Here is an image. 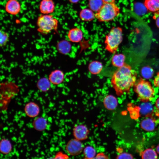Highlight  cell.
Instances as JSON below:
<instances>
[{"label": "cell", "instance_id": "6da1fadb", "mask_svg": "<svg viewBox=\"0 0 159 159\" xmlns=\"http://www.w3.org/2000/svg\"><path fill=\"white\" fill-rule=\"evenodd\" d=\"M137 73L128 64L118 68L113 73L111 83L118 95L129 92L136 81Z\"/></svg>", "mask_w": 159, "mask_h": 159}, {"label": "cell", "instance_id": "7a4b0ae2", "mask_svg": "<svg viewBox=\"0 0 159 159\" xmlns=\"http://www.w3.org/2000/svg\"><path fill=\"white\" fill-rule=\"evenodd\" d=\"M120 12V9L115 2L104 3L99 10L95 13V17L100 22H109L118 16Z\"/></svg>", "mask_w": 159, "mask_h": 159}, {"label": "cell", "instance_id": "3957f363", "mask_svg": "<svg viewBox=\"0 0 159 159\" xmlns=\"http://www.w3.org/2000/svg\"><path fill=\"white\" fill-rule=\"evenodd\" d=\"M122 40V28L119 27H113L105 36V49L111 53H115Z\"/></svg>", "mask_w": 159, "mask_h": 159}, {"label": "cell", "instance_id": "277c9868", "mask_svg": "<svg viewBox=\"0 0 159 159\" xmlns=\"http://www.w3.org/2000/svg\"><path fill=\"white\" fill-rule=\"evenodd\" d=\"M134 87V90L140 101L146 102L153 98L155 90L149 82L140 78L136 81Z\"/></svg>", "mask_w": 159, "mask_h": 159}, {"label": "cell", "instance_id": "5b68a950", "mask_svg": "<svg viewBox=\"0 0 159 159\" xmlns=\"http://www.w3.org/2000/svg\"><path fill=\"white\" fill-rule=\"evenodd\" d=\"M37 24L38 31L43 34H47L58 28V21L53 15L43 14L37 19Z\"/></svg>", "mask_w": 159, "mask_h": 159}, {"label": "cell", "instance_id": "8992f818", "mask_svg": "<svg viewBox=\"0 0 159 159\" xmlns=\"http://www.w3.org/2000/svg\"><path fill=\"white\" fill-rule=\"evenodd\" d=\"M83 148L82 144L76 139L69 141L66 146L67 152L72 155H79L82 152Z\"/></svg>", "mask_w": 159, "mask_h": 159}, {"label": "cell", "instance_id": "52a82bcc", "mask_svg": "<svg viewBox=\"0 0 159 159\" xmlns=\"http://www.w3.org/2000/svg\"><path fill=\"white\" fill-rule=\"evenodd\" d=\"M24 110L26 115L30 117H36L39 114L40 109L38 105L36 103L31 102L25 106Z\"/></svg>", "mask_w": 159, "mask_h": 159}, {"label": "cell", "instance_id": "ba28073f", "mask_svg": "<svg viewBox=\"0 0 159 159\" xmlns=\"http://www.w3.org/2000/svg\"><path fill=\"white\" fill-rule=\"evenodd\" d=\"M89 132L85 126L80 125L76 126L74 128L73 134L75 139L79 140H83L87 138Z\"/></svg>", "mask_w": 159, "mask_h": 159}, {"label": "cell", "instance_id": "9c48e42d", "mask_svg": "<svg viewBox=\"0 0 159 159\" xmlns=\"http://www.w3.org/2000/svg\"><path fill=\"white\" fill-rule=\"evenodd\" d=\"M64 74L61 70L56 69L52 71L49 74L48 79L52 84L57 85L62 83L64 80Z\"/></svg>", "mask_w": 159, "mask_h": 159}, {"label": "cell", "instance_id": "30bf717a", "mask_svg": "<svg viewBox=\"0 0 159 159\" xmlns=\"http://www.w3.org/2000/svg\"><path fill=\"white\" fill-rule=\"evenodd\" d=\"M39 8L43 14H50L54 10V3L52 0H42L40 3Z\"/></svg>", "mask_w": 159, "mask_h": 159}, {"label": "cell", "instance_id": "8fae6325", "mask_svg": "<svg viewBox=\"0 0 159 159\" xmlns=\"http://www.w3.org/2000/svg\"><path fill=\"white\" fill-rule=\"evenodd\" d=\"M67 36L71 42L78 43L82 40L83 33L80 29L77 27L74 28L69 30Z\"/></svg>", "mask_w": 159, "mask_h": 159}, {"label": "cell", "instance_id": "7c38bea8", "mask_svg": "<svg viewBox=\"0 0 159 159\" xmlns=\"http://www.w3.org/2000/svg\"><path fill=\"white\" fill-rule=\"evenodd\" d=\"M5 8L7 13L15 15L20 11L21 6L17 0H9L6 3Z\"/></svg>", "mask_w": 159, "mask_h": 159}, {"label": "cell", "instance_id": "4fadbf2b", "mask_svg": "<svg viewBox=\"0 0 159 159\" xmlns=\"http://www.w3.org/2000/svg\"><path fill=\"white\" fill-rule=\"evenodd\" d=\"M103 104L106 109L109 110H113L117 106L118 102L115 97L111 95H109L104 98Z\"/></svg>", "mask_w": 159, "mask_h": 159}, {"label": "cell", "instance_id": "5bb4252c", "mask_svg": "<svg viewBox=\"0 0 159 159\" xmlns=\"http://www.w3.org/2000/svg\"><path fill=\"white\" fill-rule=\"evenodd\" d=\"M47 120L43 117H36L33 122V127L36 130L41 131L47 127Z\"/></svg>", "mask_w": 159, "mask_h": 159}, {"label": "cell", "instance_id": "9a60e30c", "mask_svg": "<svg viewBox=\"0 0 159 159\" xmlns=\"http://www.w3.org/2000/svg\"><path fill=\"white\" fill-rule=\"evenodd\" d=\"M79 16L80 19L84 21H92L95 18L94 11L88 8L82 9L80 12Z\"/></svg>", "mask_w": 159, "mask_h": 159}, {"label": "cell", "instance_id": "2e32d148", "mask_svg": "<svg viewBox=\"0 0 159 159\" xmlns=\"http://www.w3.org/2000/svg\"><path fill=\"white\" fill-rule=\"evenodd\" d=\"M140 125L141 128L146 131H152L155 127V120L152 118H145L141 121Z\"/></svg>", "mask_w": 159, "mask_h": 159}, {"label": "cell", "instance_id": "e0dca14e", "mask_svg": "<svg viewBox=\"0 0 159 159\" xmlns=\"http://www.w3.org/2000/svg\"><path fill=\"white\" fill-rule=\"evenodd\" d=\"M125 57L122 54L114 55L111 59V64L114 66L118 68L123 66L125 64Z\"/></svg>", "mask_w": 159, "mask_h": 159}, {"label": "cell", "instance_id": "ac0fdd59", "mask_svg": "<svg viewBox=\"0 0 159 159\" xmlns=\"http://www.w3.org/2000/svg\"><path fill=\"white\" fill-rule=\"evenodd\" d=\"M103 69L102 64L100 62L95 61L91 62L88 65V69L90 72L93 74L100 73Z\"/></svg>", "mask_w": 159, "mask_h": 159}, {"label": "cell", "instance_id": "d6986e66", "mask_svg": "<svg viewBox=\"0 0 159 159\" xmlns=\"http://www.w3.org/2000/svg\"><path fill=\"white\" fill-rule=\"evenodd\" d=\"M144 4L150 12H155L159 10V0H144Z\"/></svg>", "mask_w": 159, "mask_h": 159}, {"label": "cell", "instance_id": "ffe728a7", "mask_svg": "<svg viewBox=\"0 0 159 159\" xmlns=\"http://www.w3.org/2000/svg\"><path fill=\"white\" fill-rule=\"evenodd\" d=\"M50 82L49 79L43 78L39 80L37 83V87L42 92H45L48 91L50 87Z\"/></svg>", "mask_w": 159, "mask_h": 159}, {"label": "cell", "instance_id": "44dd1931", "mask_svg": "<svg viewBox=\"0 0 159 159\" xmlns=\"http://www.w3.org/2000/svg\"><path fill=\"white\" fill-rule=\"evenodd\" d=\"M58 47L59 50L61 53L67 54L70 51L71 46L68 41L63 40L59 42Z\"/></svg>", "mask_w": 159, "mask_h": 159}, {"label": "cell", "instance_id": "7402d4cb", "mask_svg": "<svg viewBox=\"0 0 159 159\" xmlns=\"http://www.w3.org/2000/svg\"><path fill=\"white\" fill-rule=\"evenodd\" d=\"M102 0H88V6L90 9L96 12L103 4Z\"/></svg>", "mask_w": 159, "mask_h": 159}, {"label": "cell", "instance_id": "603a6c76", "mask_svg": "<svg viewBox=\"0 0 159 159\" xmlns=\"http://www.w3.org/2000/svg\"><path fill=\"white\" fill-rule=\"evenodd\" d=\"M11 145L10 141L6 139H3L0 142V150L3 153H8L11 150Z\"/></svg>", "mask_w": 159, "mask_h": 159}, {"label": "cell", "instance_id": "cb8c5ba5", "mask_svg": "<svg viewBox=\"0 0 159 159\" xmlns=\"http://www.w3.org/2000/svg\"><path fill=\"white\" fill-rule=\"evenodd\" d=\"M142 158V159H157V155L154 150L148 148L143 151Z\"/></svg>", "mask_w": 159, "mask_h": 159}, {"label": "cell", "instance_id": "d4e9b609", "mask_svg": "<svg viewBox=\"0 0 159 159\" xmlns=\"http://www.w3.org/2000/svg\"><path fill=\"white\" fill-rule=\"evenodd\" d=\"M154 74V71L152 68L149 66L143 67L141 70V74L142 77L146 79L151 78Z\"/></svg>", "mask_w": 159, "mask_h": 159}, {"label": "cell", "instance_id": "484cf974", "mask_svg": "<svg viewBox=\"0 0 159 159\" xmlns=\"http://www.w3.org/2000/svg\"><path fill=\"white\" fill-rule=\"evenodd\" d=\"M84 159H91L95 156L96 151L95 149L91 146H87L84 150Z\"/></svg>", "mask_w": 159, "mask_h": 159}, {"label": "cell", "instance_id": "4316f807", "mask_svg": "<svg viewBox=\"0 0 159 159\" xmlns=\"http://www.w3.org/2000/svg\"><path fill=\"white\" fill-rule=\"evenodd\" d=\"M0 46L1 47L5 46L7 44L9 39V34L3 30H1Z\"/></svg>", "mask_w": 159, "mask_h": 159}, {"label": "cell", "instance_id": "83f0119b", "mask_svg": "<svg viewBox=\"0 0 159 159\" xmlns=\"http://www.w3.org/2000/svg\"><path fill=\"white\" fill-rule=\"evenodd\" d=\"M69 156L66 154L59 152L57 153L54 157H50L47 159H69Z\"/></svg>", "mask_w": 159, "mask_h": 159}, {"label": "cell", "instance_id": "f1b7e54d", "mask_svg": "<svg viewBox=\"0 0 159 159\" xmlns=\"http://www.w3.org/2000/svg\"><path fill=\"white\" fill-rule=\"evenodd\" d=\"M117 159H133V158L130 154L123 153L118 155Z\"/></svg>", "mask_w": 159, "mask_h": 159}, {"label": "cell", "instance_id": "f546056e", "mask_svg": "<svg viewBox=\"0 0 159 159\" xmlns=\"http://www.w3.org/2000/svg\"><path fill=\"white\" fill-rule=\"evenodd\" d=\"M91 159H109L107 156L103 153H100Z\"/></svg>", "mask_w": 159, "mask_h": 159}, {"label": "cell", "instance_id": "4dcf8cb0", "mask_svg": "<svg viewBox=\"0 0 159 159\" xmlns=\"http://www.w3.org/2000/svg\"><path fill=\"white\" fill-rule=\"evenodd\" d=\"M154 84L155 87L159 88V72L157 73L154 78Z\"/></svg>", "mask_w": 159, "mask_h": 159}, {"label": "cell", "instance_id": "1f68e13d", "mask_svg": "<svg viewBox=\"0 0 159 159\" xmlns=\"http://www.w3.org/2000/svg\"><path fill=\"white\" fill-rule=\"evenodd\" d=\"M153 18L155 20L156 25L159 28V13H155L153 16Z\"/></svg>", "mask_w": 159, "mask_h": 159}, {"label": "cell", "instance_id": "d6a6232c", "mask_svg": "<svg viewBox=\"0 0 159 159\" xmlns=\"http://www.w3.org/2000/svg\"><path fill=\"white\" fill-rule=\"evenodd\" d=\"M155 106L157 108L159 111V98H158L156 101Z\"/></svg>", "mask_w": 159, "mask_h": 159}, {"label": "cell", "instance_id": "836d02e7", "mask_svg": "<svg viewBox=\"0 0 159 159\" xmlns=\"http://www.w3.org/2000/svg\"><path fill=\"white\" fill-rule=\"evenodd\" d=\"M103 3L115 2V0H102Z\"/></svg>", "mask_w": 159, "mask_h": 159}, {"label": "cell", "instance_id": "e575fe53", "mask_svg": "<svg viewBox=\"0 0 159 159\" xmlns=\"http://www.w3.org/2000/svg\"><path fill=\"white\" fill-rule=\"evenodd\" d=\"M80 0H69V1L72 3H77Z\"/></svg>", "mask_w": 159, "mask_h": 159}, {"label": "cell", "instance_id": "d590c367", "mask_svg": "<svg viewBox=\"0 0 159 159\" xmlns=\"http://www.w3.org/2000/svg\"><path fill=\"white\" fill-rule=\"evenodd\" d=\"M157 150L158 152L159 153V145L158 146L157 148Z\"/></svg>", "mask_w": 159, "mask_h": 159}]
</instances>
